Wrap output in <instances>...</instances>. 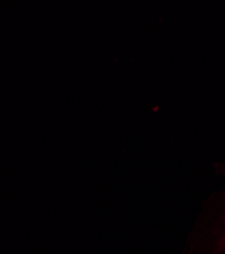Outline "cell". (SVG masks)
<instances>
[{"label":"cell","mask_w":225,"mask_h":254,"mask_svg":"<svg viewBox=\"0 0 225 254\" xmlns=\"http://www.w3.org/2000/svg\"><path fill=\"white\" fill-rule=\"evenodd\" d=\"M213 167L223 185L202 201L180 254H225V162Z\"/></svg>","instance_id":"6da1fadb"}]
</instances>
